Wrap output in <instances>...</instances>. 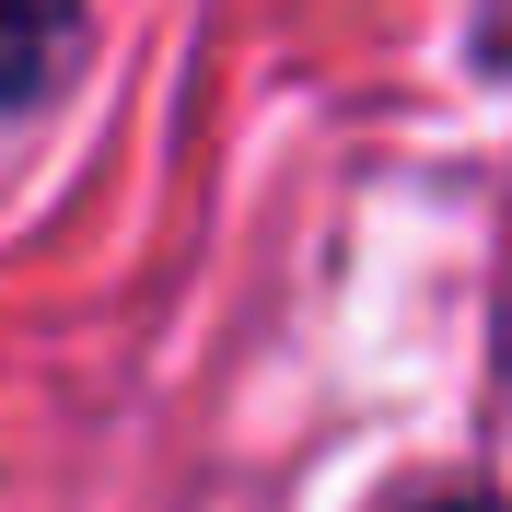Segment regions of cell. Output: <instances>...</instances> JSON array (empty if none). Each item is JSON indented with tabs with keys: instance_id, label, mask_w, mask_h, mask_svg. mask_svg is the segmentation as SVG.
I'll return each instance as SVG.
<instances>
[{
	"instance_id": "obj_2",
	"label": "cell",
	"mask_w": 512,
	"mask_h": 512,
	"mask_svg": "<svg viewBox=\"0 0 512 512\" xmlns=\"http://www.w3.org/2000/svg\"><path fill=\"white\" fill-rule=\"evenodd\" d=\"M419 512H512V501H419Z\"/></svg>"
},
{
	"instance_id": "obj_1",
	"label": "cell",
	"mask_w": 512,
	"mask_h": 512,
	"mask_svg": "<svg viewBox=\"0 0 512 512\" xmlns=\"http://www.w3.org/2000/svg\"><path fill=\"white\" fill-rule=\"evenodd\" d=\"M82 47V0H0V105H35Z\"/></svg>"
}]
</instances>
